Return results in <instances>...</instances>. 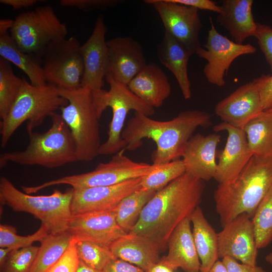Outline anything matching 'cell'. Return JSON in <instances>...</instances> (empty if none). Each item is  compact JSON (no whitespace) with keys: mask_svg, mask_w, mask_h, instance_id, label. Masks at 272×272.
<instances>
[{"mask_svg":"<svg viewBox=\"0 0 272 272\" xmlns=\"http://www.w3.org/2000/svg\"><path fill=\"white\" fill-rule=\"evenodd\" d=\"M72 236L67 231L49 233L40 242L41 245L30 272H45L62 256L73 243Z\"/></svg>","mask_w":272,"mask_h":272,"instance_id":"cell-30","label":"cell"},{"mask_svg":"<svg viewBox=\"0 0 272 272\" xmlns=\"http://www.w3.org/2000/svg\"><path fill=\"white\" fill-rule=\"evenodd\" d=\"M19 93L7 117L1 120V147L4 148L16 130L27 121V131L42 124L58 109L66 106L67 100L58 89L50 84L35 86L25 78Z\"/></svg>","mask_w":272,"mask_h":272,"instance_id":"cell-5","label":"cell"},{"mask_svg":"<svg viewBox=\"0 0 272 272\" xmlns=\"http://www.w3.org/2000/svg\"><path fill=\"white\" fill-rule=\"evenodd\" d=\"M269 74H262L238 88L219 101L215 106V113L231 126L243 128L251 119L263 111L260 96L261 86Z\"/></svg>","mask_w":272,"mask_h":272,"instance_id":"cell-15","label":"cell"},{"mask_svg":"<svg viewBox=\"0 0 272 272\" xmlns=\"http://www.w3.org/2000/svg\"><path fill=\"white\" fill-rule=\"evenodd\" d=\"M157 191L141 188L124 197L114 209L119 227L126 233L137 224L142 212Z\"/></svg>","mask_w":272,"mask_h":272,"instance_id":"cell-31","label":"cell"},{"mask_svg":"<svg viewBox=\"0 0 272 272\" xmlns=\"http://www.w3.org/2000/svg\"><path fill=\"white\" fill-rule=\"evenodd\" d=\"M192 235L200 261V272H208L218 260V239L217 233L198 206L190 216Z\"/></svg>","mask_w":272,"mask_h":272,"instance_id":"cell-28","label":"cell"},{"mask_svg":"<svg viewBox=\"0 0 272 272\" xmlns=\"http://www.w3.org/2000/svg\"><path fill=\"white\" fill-rule=\"evenodd\" d=\"M77 272H102V271L92 268L80 260Z\"/></svg>","mask_w":272,"mask_h":272,"instance_id":"cell-49","label":"cell"},{"mask_svg":"<svg viewBox=\"0 0 272 272\" xmlns=\"http://www.w3.org/2000/svg\"><path fill=\"white\" fill-rule=\"evenodd\" d=\"M109 248L116 258L147 271L161 258L158 246L151 239L138 234L126 233L114 241Z\"/></svg>","mask_w":272,"mask_h":272,"instance_id":"cell-24","label":"cell"},{"mask_svg":"<svg viewBox=\"0 0 272 272\" xmlns=\"http://www.w3.org/2000/svg\"><path fill=\"white\" fill-rule=\"evenodd\" d=\"M81 46L74 36L58 39L47 45L42 58L47 84L66 90L81 86L84 62Z\"/></svg>","mask_w":272,"mask_h":272,"instance_id":"cell-11","label":"cell"},{"mask_svg":"<svg viewBox=\"0 0 272 272\" xmlns=\"http://www.w3.org/2000/svg\"><path fill=\"white\" fill-rule=\"evenodd\" d=\"M157 56L161 63L174 76L183 97L189 99L191 96V84L187 67L192 55L188 50L169 33L165 31L164 37L157 48Z\"/></svg>","mask_w":272,"mask_h":272,"instance_id":"cell-27","label":"cell"},{"mask_svg":"<svg viewBox=\"0 0 272 272\" xmlns=\"http://www.w3.org/2000/svg\"><path fill=\"white\" fill-rule=\"evenodd\" d=\"M173 2L196 9L208 10L220 14L222 12L221 6L211 0H172Z\"/></svg>","mask_w":272,"mask_h":272,"instance_id":"cell-43","label":"cell"},{"mask_svg":"<svg viewBox=\"0 0 272 272\" xmlns=\"http://www.w3.org/2000/svg\"><path fill=\"white\" fill-rule=\"evenodd\" d=\"M14 20L2 19L0 20V55L20 69L29 78L30 83L35 86L46 84L42 67V58L33 54L21 51L17 47L8 30Z\"/></svg>","mask_w":272,"mask_h":272,"instance_id":"cell-23","label":"cell"},{"mask_svg":"<svg viewBox=\"0 0 272 272\" xmlns=\"http://www.w3.org/2000/svg\"><path fill=\"white\" fill-rule=\"evenodd\" d=\"M212 125L211 115L199 110L180 112L167 121L155 120L135 112L122 132L125 150L133 151L143 144L142 140L150 139L156 145L153 153V164L161 165L182 157L187 144L198 127Z\"/></svg>","mask_w":272,"mask_h":272,"instance_id":"cell-2","label":"cell"},{"mask_svg":"<svg viewBox=\"0 0 272 272\" xmlns=\"http://www.w3.org/2000/svg\"><path fill=\"white\" fill-rule=\"evenodd\" d=\"M48 229L41 224L35 233L27 236L17 234L16 229L12 226L1 225L0 247L13 250L28 247L36 241L41 242L48 234Z\"/></svg>","mask_w":272,"mask_h":272,"instance_id":"cell-36","label":"cell"},{"mask_svg":"<svg viewBox=\"0 0 272 272\" xmlns=\"http://www.w3.org/2000/svg\"><path fill=\"white\" fill-rule=\"evenodd\" d=\"M105 79L109 89L92 91L93 101L98 118L105 109L110 107L112 118L109 124L107 140L102 144L99 155L115 154L125 148L121 134L125 121L131 110L150 116L155 113V108L149 105L134 94L126 84L118 82L106 75Z\"/></svg>","mask_w":272,"mask_h":272,"instance_id":"cell-8","label":"cell"},{"mask_svg":"<svg viewBox=\"0 0 272 272\" xmlns=\"http://www.w3.org/2000/svg\"><path fill=\"white\" fill-rule=\"evenodd\" d=\"M208 272H228L222 261L218 260Z\"/></svg>","mask_w":272,"mask_h":272,"instance_id":"cell-48","label":"cell"},{"mask_svg":"<svg viewBox=\"0 0 272 272\" xmlns=\"http://www.w3.org/2000/svg\"><path fill=\"white\" fill-rule=\"evenodd\" d=\"M66 231L76 243L87 241L108 247L126 234L118 225L114 210L72 215Z\"/></svg>","mask_w":272,"mask_h":272,"instance_id":"cell-18","label":"cell"},{"mask_svg":"<svg viewBox=\"0 0 272 272\" xmlns=\"http://www.w3.org/2000/svg\"><path fill=\"white\" fill-rule=\"evenodd\" d=\"M220 139L221 135L217 133L193 135L182 157L186 172L204 181L214 178L217 167L216 149Z\"/></svg>","mask_w":272,"mask_h":272,"instance_id":"cell-21","label":"cell"},{"mask_svg":"<svg viewBox=\"0 0 272 272\" xmlns=\"http://www.w3.org/2000/svg\"><path fill=\"white\" fill-rule=\"evenodd\" d=\"M265 259L267 262L272 266V252H269L266 255Z\"/></svg>","mask_w":272,"mask_h":272,"instance_id":"cell-50","label":"cell"},{"mask_svg":"<svg viewBox=\"0 0 272 272\" xmlns=\"http://www.w3.org/2000/svg\"><path fill=\"white\" fill-rule=\"evenodd\" d=\"M58 90L68 101L60 110L73 136L78 161H91L99 155L102 144L99 118L93 104L92 91L82 86L73 90Z\"/></svg>","mask_w":272,"mask_h":272,"instance_id":"cell-7","label":"cell"},{"mask_svg":"<svg viewBox=\"0 0 272 272\" xmlns=\"http://www.w3.org/2000/svg\"><path fill=\"white\" fill-rule=\"evenodd\" d=\"M39 247L32 245L13 250L9 255L1 272H30Z\"/></svg>","mask_w":272,"mask_h":272,"instance_id":"cell-37","label":"cell"},{"mask_svg":"<svg viewBox=\"0 0 272 272\" xmlns=\"http://www.w3.org/2000/svg\"><path fill=\"white\" fill-rule=\"evenodd\" d=\"M222 261L228 272H266L261 266L257 265L252 266L239 263L237 260L230 257H224Z\"/></svg>","mask_w":272,"mask_h":272,"instance_id":"cell-41","label":"cell"},{"mask_svg":"<svg viewBox=\"0 0 272 272\" xmlns=\"http://www.w3.org/2000/svg\"><path fill=\"white\" fill-rule=\"evenodd\" d=\"M123 149L106 163H100L90 172L68 175L33 186H22L28 194L35 193L45 188L60 184L71 185L73 188L111 186L131 179L143 177L152 171L156 165L132 161L124 154Z\"/></svg>","mask_w":272,"mask_h":272,"instance_id":"cell-9","label":"cell"},{"mask_svg":"<svg viewBox=\"0 0 272 272\" xmlns=\"http://www.w3.org/2000/svg\"><path fill=\"white\" fill-rule=\"evenodd\" d=\"M76 245L80 260L95 269L102 270L116 259L109 247L87 241H78Z\"/></svg>","mask_w":272,"mask_h":272,"instance_id":"cell-35","label":"cell"},{"mask_svg":"<svg viewBox=\"0 0 272 272\" xmlns=\"http://www.w3.org/2000/svg\"><path fill=\"white\" fill-rule=\"evenodd\" d=\"M213 130L216 132L227 131L228 133L224 149L218 155L219 161L214 179L219 184L229 183L238 176L252 154L243 128L222 122L215 125Z\"/></svg>","mask_w":272,"mask_h":272,"instance_id":"cell-19","label":"cell"},{"mask_svg":"<svg viewBox=\"0 0 272 272\" xmlns=\"http://www.w3.org/2000/svg\"><path fill=\"white\" fill-rule=\"evenodd\" d=\"M186 172L182 160L156 165L150 172L142 177L141 188L158 191Z\"/></svg>","mask_w":272,"mask_h":272,"instance_id":"cell-33","label":"cell"},{"mask_svg":"<svg viewBox=\"0 0 272 272\" xmlns=\"http://www.w3.org/2000/svg\"><path fill=\"white\" fill-rule=\"evenodd\" d=\"M141 179H131L111 186L73 188L72 215L114 210L124 197L141 188Z\"/></svg>","mask_w":272,"mask_h":272,"instance_id":"cell-17","label":"cell"},{"mask_svg":"<svg viewBox=\"0 0 272 272\" xmlns=\"http://www.w3.org/2000/svg\"><path fill=\"white\" fill-rule=\"evenodd\" d=\"M190 217L183 219L175 228L167 242L168 254L159 262L173 270L200 272V261L194 242Z\"/></svg>","mask_w":272,"mask_h":272,"instance_id":"cell-22","label":"cell"},{"mask_svg":"<svg viewBox=\"0 0 272 272\" xmlns=\"http://www.w3.org/2000/svg\"><path fill=\"white\" fill-rule=\"evenodd\" d=\"M218 233L219 257L228 256L242 263L257 265V247L251 218L242 213L226 223Z\"/></svg>","mask_w":272,"mask_h":272,"instance_id":"cell-14","label":"cell"},{"mask_svg":"<svg viewBox=\"0 0 272 272\" xmlns=\"http://www.w3.org/2000/svg\"><path fill=\"white\" fill-rule=\"evenodd\" d=\"M50 118L52 124L46 132H27L29 141L25 150L1 154V168L9 162L52 169L78 161L73 136L61 114L54 112Z\"/></svg>","mask_w":272,"mask_h":272,"instance_id":"cell-4","label":"cell"},{"mask_svg":"<svg viewBox=\"0 0 272 272\" xmlns=\"http://www.w3.org/2000/svg\"><path fill=\"white\" fill-rule=\"evenodd\" d=\"M260 96L263 111L272 109V74H269L261 86Z\"/></svg>","mask_w":272,"mask_h":272,"instance_id":"cell-44","label":"cell"},{"mask_svg":"<svg viewBox=\"0 0 272 272\" xmlns=\"http://www.w3.org/2000/svg\"><path fill=\"white\" fill-rule=\"evenodd\" d=\"M123 1L119 0H61L63 7H72L88 12L93 10H105L115 7Z\"/></svg>","mask_w":272,"mask_h":272,"instance_id":"cell-40","label":"cell"},{"mask_svg":"<svg viewBox=\"0 0 272 272\" xmlns=\"http://www.w3.org/2000/svg\"><path fill=\"white\" fill-rule=\"evenodd\" d=\"M13 249L9 248H0V267L1 268L4 266L10 252Z\"/></svg>","mask_w":272,"mask_h":272,"instance_id":"cell-47","label":"cell"},{"mask_svg":"<svg viewBox=\"0 0 272 272\" xmlns=\"http://www.w3.org/2000/svg\"><path fill=\"white\" fill-rule=\"evenodd\" d=\"M147 272H174V270L159 262L154 265Z\"/></svg>","mask_w":272,"mask_h":272,"instance_id":"cell-46","label":"cell"},{"mask_svg":"<svg viewBox=\"0 0 272 272\" xmlns=\"http://www.w3.org/2000/svg\"><path fill=\"white\" fill-rule=\"evenodd\" d=\"M252 0H223L222 12L216 21L225 28L238 44H242L249 37L254 36L256 23L252 13Z\"/></svg>","mask_w":272,"mask_h":272,"instance_id":"cell-25","label":"cell"},{"mask_svg":"<svg viewBox=\"0 0 272 272\" xmlns=\"http://www.w3.org/2000/svg\"><path fill=\"white\" fill-rule=\"evenodd\" d=\"M74 241L59 260L45 272H77L80 259Z\"/></svg>","mask_w":272,"mask_h":272,"instance_id":"cell-38","label":"cell"},{"mask_svg":"<svg viewBox=\"0 0 272 272\" xmlns=\"http://www.w3.org/2000/svg\"><path fill=\"white\" fill-rule=\"evenodd\" d=\"M272 186V157L252 156L232 181L219 184L214 193L216 210L223 227L238 215L251 218Z\"/></svg>","mask_w":272,"mask_h":272,"instance_id":"cell-3","label":"cell"},{"mask_svg":"<svg viewBox=\"0 0 272 272\" xmlns=\"http://www.w3.org/2000/svg\"><path fill=\"white\" fill-rule=\"evenodd\" d=\"M23 78L14 73L10 62L0 57V117L7 116L20 90Z\"/></svg>","mask_w":272,"mask_h":272,"instance_id":"cell-32","label":"cell"},{"mask_svg":"<svg viewBox=\"0 0 272 272\" xmlns=\"http://www.w3.org/2000/svg\"><path fill=\"white\" fill-rule=\"evenodd\" d=\"M107 28L103 16H99L92 34L81 46L84 62L81 86L92 91L101 90L108 73L109 53L105 35Z\"/></svg>","mask_w":272,"mask_h":272,"instance_id":"cell-16","label":"cell"},{"mask_svg":"<svg viewBox=\"0 0 272 272\" xmlns=\"http://www.w3.org/2000/svg\"><path fill=\"white\" fill-rule=\"evenodd\" d=\"M102 271V272H147L137 265L118 258L111 260Z\"/></svg>","mask_w":272,"mask_h":272,"instance_id":"cell-42","label":"cell"},{"mask_svg":"<svg viewBox=\"0 0 272 272\" xmlns=\"http://www.w3.org/2000/svg\"><path fill=\"white\" fill-rule=\"evenodd\" d=\"M266 111L272 113V109H271L270 110H266Z\"/></svg>","mask_w":272,"mask_h":272,"instance_id":"cell-51","label":"cell"},{"mask_svg":"<svg viewBox=\"0 0 272 272\" xmlns=\"http://www.w3.org/2000/svg\"><path fill=\"white\" fill-rule=\"evenodd\" d=\"M158 13L169 33L182 44L192 55L201 47L198 35L202 27L195 8L175 3L172 0H146Z\"/></svg>","mask_w":272,"mask_h":272,"instance_id":"cell-13","label":"cell"},{"mask_svg":"<svg viewBox=\"0 0 272 272\" xmlns=\"http://www.w3.org/2000/svg\"><path fill=\"white\" fill-rule=\"evenodd\" d=\"M252 156L272 157V113L266 111L249 121L243 127Z\"/></svg>","mask_w":272,"mask_h":272,"instance_id":"cell-29","label":"cell"},{"mask_svg":"<svg viewBox=\"0 0 272 272\" xmlns=\"http://www.w3.org/2000/svg\"><path fill=\"white\" fill-rule=\"evenodd\" d=\"M10 35L22 51L40 58L51 42L65 38L66 24L59 20L50 6L20 13L14 20Z\"/></svg>","mask_w":272,"mask_h":272,"instance_id":"cell-10","label":"cell"},{"mask_svg":"<svg viewBox=\"0 0 272 272\" xmlns=\"http://www.w3.org/2000/svg\"><path fill=\"white\" fill-rule=\"evenodd\" d=\"M39 1L38 0H0V3L11 7L14 10H19L32 7Z\"/></svg>","mask_w":272,"mask_h":272,"instance_id":"cell-45","label":"cell"},{"mask_svg":"<svg viewBox=\"0 0 272 272\" xmlns=\"http://www.w3.org/2000/svg\"><path fill=\"white\" fill-rule=\"evenodd\" d=\"M209 19L211 28L207 42L195 54L207 61L203 70L207 81L222 87L225 84V75L233 61L241 55L254 53L256 49L249 43L238 44L222 35L216 30L211 17Z\"/></svg>","mask_w":272,"mask_h":272,"instance_id":"cell-12","label":"cell"},{"mask_svg":"<svg viewBox=\"0 0 272 272\" xmlns=\"http://www.w3.org/2000/svg\"><path fill=\"white\" fill-rule=\"evenodd\" d=\"M109 62L106 75L128 85L147 64L141 44L129 36L107 41Z\"/></svg>","mask_w":272,"mask_h":272,"instance_id":"cell-20","label":"cell"},{"mask_svg":"<svg viewBox=\"0 0 272 272\" xmlns=\"http://www.w3.org/2000/svg\"><path fill=\"white\" fill-rule=\"evenodd\" d=\"M73 188L63 192L55 189L48 195H32L18 189L7 178H0V200L14 211L33 215L50 234L66 231L72 215Z\"/></svg>","mask_w":272,"mask_h":272,"instance_id":"cell-6","label":"cell"},{"mask_svg":"<svg viewBox=\"0 0 272 272\" xmlns=\"http://www.w3.org/2000/svg\"><path fill=\"white\" fill-rule=\"evenodd\" d=\"M258 249L272 242V186L257 207L251 218Z\"/></svg>","mask_w":272,"mask_h":272,"instance_id":"cell-34","label":"cell"},{"mask_svg":"<svg viewBox=\"0 0 272 272\" xmlns=\"http://www.w3.org/2000/svg\"><path fill=\"white\" fill-rule=\"evenodd\" d=\"M254 36L257 40L272 74V28L268 25L257 22Z\"/></svg>","mask_w":272,"mask_h":272,"instance_id":"cell-39","label":"cell"},{"mask_svg":"<svg viewBox=\"0 0 272 272\" xmlns=\"http://www.w3.org/2000/svg\"><path fill=\"white\" fill-rule=\"evenodd\" d=\"M127 86L138 97L154 108L161 106L171 92L166 75L154 62L148 63Z\"/></svg>","mask_w":272,"mask_h":272,"instance_id":"cell-26","label":"cell"},{"mask_svg":"<svg viewBox=\"0 0 272 272\" xmlns=\"http://www.w3.org/2000/svg\"><path fill=\"white\" fill-rule=\"evenodd\" d=\"M205 188L204 181L185 172L156 193L128 233L151 239L164 251L175 228L199 206Z\"/></svg>","mask_w":272,"mask_h":272,"instance_id":"cell-1","label":"cell"}]
</instances>
